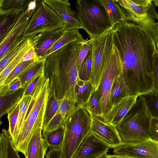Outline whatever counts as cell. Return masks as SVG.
Listing matches in <instances>:
<instances>
[{
    "instance_id": "30",
    "label": "cell",
    "mask_w": 158,
    "mask_h": 158,
    "mask_svg": "<svg viewBox=\"0 0 158 158\" xmlns=\"http://www.w3.org/2000/svg\"><path fill=\"white\" fill-rule=\"evenodd\" d=\"M19 14L0 13V45L14 26Z\"/></svg>"
},
{
    "instance_id": "44",
    "label": "cell",
    "mask_w": 158,
    "mask_h": 158,
    "mask_svg": "<svg viewBox=\"0 0 158 158\" xmlns=\"http://www.w3.org/2000/svg\"><path fill=\"white\" fill-rule=\"evenodd\" d=\"M46 158H61L60 153V148L58 149H50L46 153Z\"/></svg>"
},
{
    "instance_id": "31",
    "label": "cell",
    "mask_w": 158,
    "mask_h": 158,
    "mask_svg": "<svg viewBox=\"0 0 158 158\" xmlns=\"http://www.w3.org/2000/svg\"><path fill=\"white\" fill-rule=\"evenodd\" d=\"M61 99H57L50 93L44 115L42 129L45 128L52 118L58 113Z\"/></svg>"
},
{
    "instance_id": "9",
    "label": "cell",
    "mask_w": 158,
    "mask_h": 158,
    "mask_svg": "<svg viewBox=\"0 0 158 158\" xmlns=\"http://www.w3.org/2000/svg\"><path fill=\"white\" fill-rule=\"evenodd\" d=\"M64 26V22L54 10L43 0H37L36 7L23 36H33L41 32L62 28Z\"/></svg>"
},
{
    "instance_id": "25",
    "label": "cell",
    "mask_w": 158,
    "mask_h": 158,
    "mask_svg": "<svg viewBox=\"0 0 158 158\" xmlns=\"http://www.w3.org/2000/svg\"><path fill=\"white\" fill-rule=\"evenodd\" d=\"M46 57H42L32 64L18 77L21 82V87L25 85L36 75L44 70V65Z\"/></svg>"
},
{
    "instance_id": "4",
    "label": "cell",
    "mask_w": 158,
    "mask_h": 158,
    "mask_svg": "<svg viewBox=\"0 0 158 158\" xmlns=\"http://www.w3.org/2000/svg\"><path fill=\"white\" fill-rule=\"evenodd\" d=\"M49 79L47 77L40 92L30 107L22 128L11 140L15 149L25 156L28 144L36 130L43 126L46 107L50 94Z\"/></svg>"
},
{
    "instance_id": "20",
    "label": "cell",
    "mask_w": 158,
    "mask_h": 158,
    "mask_svg": "<svg viewBox=\"0 0 158 158\" xmlns=\"http://www.w3.org/2000/svg\"><path fill=\"white\" fill-rule=\"evenodd\" d=\"M74 90L77 105L79 106H84L89 101L94 91L90 80L83 81L79 78L75 84Z\"/></svg>"
},
{
    "instance_id": "11",
    "label": "cell",
    "mask_w": 158,
    "mask_h": 158,
    "mask_svg": "<svg viewBox=\"0 0 158 158\" xmlns=\"http://www.w3.org/2000/svg\"><path fill=\"white\" fill-rule=\"evenodd\" d=\"M114 149L115 154L136 158H158V141L152 138L142 141L123 142Z\"/></svg>"
},
{
    "instance_id": "8",
    "label": "cell",
    "mask_w": 158,
    "mask_h": 158,
    "mask_svg": "<svg viewBox=\"0 0 158 158\" xmlns=\"http://www.w3.org/2000/svg\"><path fill=\"white\" fill-rule=\"evenodd\" d=\"M113 27L90 39L92 43V67L90 81L94 91L101 83L113 45Z\"/></svg>"
},
{
    "instance_id": "28",
    "label": "cell",
    "mask_w": 158,
    "mask_h": 158,
    "mask_svg": "<svg viewBox=\"0 0 158 158\" xmlns=\"http://www.w3.org/2000/svg\"><path fill=\"white\" fill-rule=\"evenodd\" d=\"M34 100L31 96L26 95L23 96L20 101L18 120L14 131V139L16 138L20 131Z\"/></svg>"
},
{
    "instance_id": "41",
    "label": "cell",
    "mask_w": 158,
    "mask_h": 158,
    "mask_svg": "<svg viewBox=\"0 0 158 158\" xmlns=\"http://www.w3.org/2000/svg\"><path fill=\"white\" fill-rule=\"evenodd\" d=\"M153 74L154 82V90L158 91V51L155 55Z\"/></svg>"
},
{
    "instance_id": "13",
    "label": "cell",
    "mask_w": 158,
    "mask_h": 158,
    "mask_svg": "<svg viewBox=\"0 0 158 158\" xmlns=\"http://www.w3.org/2000/svg\"><path fill=\"white\" fill-rule=\"evenodd\" d=\"M60 16L64 23L66 31L74 29H82L76 13L71 8L68 0H43Z\"/></svg>"
},
{
    "instance_id": "6",
    "label": "cell",
    "mask_w": 158,
    "mask_h": 158,
    "mask_svg": "<svg viewBox=\"0 0 158 158\" xmlns=\"http://www.w3.org/2000/svg\"><path fill=\"white\" fill-rule=\"evenodd\" d=\"M91 117L82 107L77 106L64 125V137L60 148L61 158H72L90 132Z\"/></svg>"
},
{
    "instance_id": "36",
    "label": "cell",
    "mask_w": 158,
    "mask_h": 158,
    "mask_svg": "<svg viewBox=\"0 0 158 158\" xmlns=\"http://www.w3.org/2000/svg\"><path fill=\"white\" fill-rule=\"evenodd\" d=\"M5 158H20L13 145L7 130L3 129L2 133Z\"/></svg>"
},
{
    "instance_id": "5",
    "label": "cell",
    "mask_w": 158,
    "mask_h": 158,
    "mask_svg": "<svg viewBox=\"0 0 158 158\" xmlns=\"http://www.w3.org/2000/svg\"><path fill=\"white\" fill-rule=\"evenodd\" d=\"M75 6L77 17L90 39L113 27L100 0H77Z\"/></svg>"
},
{
    "instance_id": "33",
    "label": "cell",
    "mask_w": 158,
    "mask_h": 158,
    "mask_svg": "<svg viewBox=\"0 0 158 158\" xmlns=\"http://www.w3.org/2000/svg\"><path fill=\"white\" fill-rule=\"evenodd\" d=\"M99 94L98 89L94 91L89 101L81 106L85 109L90 116H96L102 119V114L99 106Z\"/></svg>"
},
{
    "instance_id": "29",
    "label": "cell",
    "mask_w": 158,
    "mask_h": 158,
    "mask_svg": "<svg viewBox=\"0 0 158 158\" xmlns=\"http://www.w3.org/2000/svg\"><path fill=\"white\" fill-rule=\"evenodd\" d=\"M31 0H0V13H19L27 6Z\"/></svg>"
},
{
    "instance_id": "37",
    "label": "cell",
    "mask_w": 158,
    "mask_h": 158,
    "mask_svg": "<svg viewBox=\"0 0 158 158\" xmlns=\"http://www.w3.org/2000/svg\"><path fill=\"white\" fill-rule=\"evenodd\" d=\"M36 60H32L20 63L15 67L7 77L4 82V86L9 85L13 80L17 77L22 72Z\"/></svg>"
},
{
    "instance_id": "24",
    "label": "cell",
    "mask_w": 158,
    "mask_h": 158,
    "mask_svg": "<svg viewBox=\"0 0 158 158\" xmlns=\"http://www.w3.org/2000/svg\"><path fill=\"white\" fill-rule=\"evenodd\" d=\"M34 36H24L19 43L5 55L0 60V73L32 41Z\"/></svg>"
},
{
    "instance_id": "22",
    "label": "cell",
    "mask_w": 158,
    "mask_h": 158,
    "mask_svg": "<svg viewBox=\"0 0 158 158\" xmlns=\"http://www.w3.org/2000/svg\"><path fill=\"white\" fill-rule=\"evenodd\" d=\"M108 14L112 27L127 21V17L119 4L114 0H100Z\"/></svg>"
},
{
    "instance_id": "7",
    "label": "cell",
    "mask_w": 158,
    "mask_h": 158,
    "mask_svg": "<svg viewBox=\"0 0 158 158\" xmlns=\"http://www.w3.org/2000/svg\"><path fill=\"white\" fill-rule=\"evenodd\" d=\"M121 7L127 17L143 29L150 37L158 48V15L152 2L148 6L135 3L133 0H114Z\"/></svg>"
},
{
    "instance_id": "17",
    "label": "cell",
    "mask_w": 158,
    "mask_h": 158,
    "mask_svg": "<svg viewBox=\"0 0 158 158\" xmlns=\"http://www.w3.org/2000/svg\"><path fill=\"white\" fill-rule=\"evenodd\" d=\"M42 128L38 129L31 139L27 147L26 158H44L48 146L43 138Z\"/></svg>"
},
{
    "instance_id": "46",
    "label": "cell",
    "mask_w": 158,
    "mask_h": 158,
    "mask_svg": "<svg viewBox=\"0 0 158 158\" xmlns=\"http://www.w3.org/2000/svg\"><path fill=\"white\" fill-rule=\"evenodd\" d=\"M0 158H5L2 134H0Z\"/></svg>"
},
{
    "instance_id": "42",
    "label": "cell",
    "mask_w": 158,
    "mask_h": 158,
    "mask_svg": "<svg viewBox=\"0 0 158 158\" xmlns=\"http://www.w3.org/2000/svg\"><path fill=\"white\" fill-rule=\"evenodd\" d=\"M150 132L151 138L158 141V118H152L150 124Z\"/></svg>"
},
{
    "instance_id": "38",
    "label": "cell",
    "mask_w": 158,
    "mask_h": 158,
    "mask_svg": "<svg viewBox=\"0 0 158 158\" xmlns=\"http://www.w3.org/2000/svg\"><path fill=\"white\" fill-rule=\"evenodd\" d=\"M19 106V103L7 114L9 124L7 130L11 140L14 139V131L18 120Z\"/></svg>"
},
{
    "instance_id": "48",
    "label": "cell",
    "mask_w": 158,
    "mask_h": 158,
    "mask_svg": "<svg viewBox=\"0 0 158 158\" xmlns=\"http://www.w3.org/2000/svg\"><path fill=\"white\" fill-rule=\"evenodd\" d=\"M98 158H106V157L105 156H105H101Z\"/></svg>"
},
{
    "instance_id": "47",
    "label": "cell",
    "mask_w": 158,
    "mask_h": 158,
    "mask_svg": "<svg viewBox=\"0 0 158 158\" xmlns=\"http://www.w3.org/2000/svg\"><path fill=\"white\" fill-rule=\"evenodd\" d=\"M105 156L106 158H136L127 156L115 154L112 155L106 154L105 155Z\"/></svg>"
},
{
    "instance_id": "39",
    "label": "cell",
    "mask_w": 158,
    "mask_h": 158,
    "mask_svg": "<svg viewBox=\"0 0 158 158\" xmlns=\"http://www.w3.org/2000/svg\"><path fill=\"white\" fill-rule=\"evenodd\" d=\"M64 126L62 118L58 113L52 118L46 127L42 129L43 132H47L54 130Z\"/></svg>"
},
{
    "instance_id": "27",
    "label": "cell",
    "mask_w": 158,
    "mask_h": 158,
    "mask_svg": "<svg viewBox=\"0 0 158 158\" xmlns=\"http://www.w3.org/2000/svg\"><path fill=\"white\" fill-rule=\"evenodd\" d=\"M64 134V127H62L56 130L43 132V136L50 149H58L62 146Z\"/></svg>"
},
{
    "instance_id": "16",
    "label": "cell",
    "mask_w": 158,
    "mask_h": 158,
    "mask_svg": "<svg viewBox=\"0 0 158 158\" xmlns=\"http://www.w3.org/2000/svg\"><path fill=\"white\" fill-rule=\"evenodd\" d=\"M65 31L63 27L56 30L41 32L34 36L33 47L37 60L43 57Z\"/></svg>"
},
{
    "instance_id": "26",
    "label": "cell",
    "mask_w": 158,
    "mask_h": 158,
    "mask_svg": "<svg viewBox=\"0 0 158 158\" xmlns=\"http://www.w3.org/2000/svg\"><path fill=\"white\" fill-rule=\"evenodd\" d=\"M46 78L44 70L35 76L24 86L23 96L30 95L35 100L39 93Z\"/></svg>"
},
{
    "instance_id": "3",
    "label": "cell",
    "mask_w": 158,
    "mask_h": 158,
    "mask_svg": "<svg viewBox=\"0 0 158 158\" xmlns=\"http://www.w3.org/2000/svg\"><path fill=\"white\" fill-rule=\"evenodd\" d=\"M152 118L144 98L139 95L135 103L116 127L123 142L142 141L151 138L150 127Z\"/></svg>"
},
{
    "instance_id": "40",
    "label": "cell",
    "mask_w": 158,
    "mask_h": 158,
    "mask_svg": "<svg viewBox=\"0 0 158 158\" xmlns=\"http://www.w3.org/2000/svg\"><path fill=\"white\" fill-rule=\"evenodd\" d=\"M90 44V40H85L82 43L81 48L79 53L77 62V71L87 55Z\"/></svg>"
},
{
    "instance_id": "19",
    "label": "cell",
    "mask_w": 158,
    "mask_h": 158,
    "mask_svg": "<svg viewBox=\"0 0 158 158\" xmlns=\"http://www.w3.org/2000/svg\"><path fill=\"white\" fill-rule=\"evenodd\" d=\"M33 39L34 38L32 41L0 73V96L5 95L8 92L9 85L4 86V82L13 69L21 63L26 53L33 46Z\"/></svg>"
},
{
    "instance_id": "12",
    "label": "cell",
    "mask_w": 158,
    "mask_h": 158,
    "mask_svg": "<svg viewBox=\"0 0 158 158\" xmlns=\"http://www.w3.org/2000/svg\"><path fill=\"white\" fill-rule=\"evenodd\" d=\"M90 133L110 148H114L123 143L116 127L96 116L91 117Z\"/></svg>"
},
{
    "instance_id": "35",
    "label": "cell",
    "mask_w": 158,
    "mask_h": 158,
    "mask_svg": "<svg viewBox=\"0 0 158 158\" xmlns=\"http://www.w3.org/2000/svg\"><path fill=\"white\" fill-rule=\"evenodd\" d=\"M77 106L75 102L65 97H63L61 99L58 113L60 114L64 125L67 120L74 113Z\"/></svg>"
},
{
    "instance_id": "18",
    "label": "cell",
    "mask_w": 158,
    "mask_h": 158,
    "mask_svg": "<svg viewBox=\"0 0 158 158\" xmlns=\"http://www.w3.org/2000/svg\"><path fill=\"white\" fill-rule=\"evenodd\" d=\"M23 94V89L20 87L0 96V119L19 102ZM2 123L0 120V126Z\"/></svg>"
},
{
    "instance_id": "14",
    "label": "cell",
    "mask_w": 158,
    "mask_h": 158,
    "mask_svg": "<svg viewBox=\"0 0 158 158\" xmlns=\"http://www.w3.org/2000/svg\"><path fill=\"white\" fill-rule=\"evenodd\" d=\"M109 148L90 133L82 142L72 158H98L107 154Z\"/></svg>"
},
{
    "instance_id": "32",
    "label": "cell",
    "mask_w": 158,
    "mask_h": 158,
    "mask_svg": "<svg viewBox=\"0 0 158 158\" xmlns=\"http://www.w3.org/2000/svg\"><path fill=\"white\" fill-rule=\"evenodd\" d=\"M92 43L90 44L87 55L78 70L79 79L83 81L90 80L92 67Z\"/></svg>"
},
{
    "instance_id": "45",
    "label": "cell",
    "mask_w": 158,
    "mask_h": 158,
    "mask_svg": "<svg viewBox=\"0 0 158 158\" xmlns=\"http://www.w3.org/2000/svg\"><path fill=\"white\" fill-rule=\"evenodd\" d=\"M20 87H21L20 81L19 79L17 77L9 84L8 92L12 91Z\"/></svg>"
},
{
    "instance_id": "43",
    "label": "cell",
    "mask_w": 158,
    "mask_h": 158,
    "mask_svg": "<svg viewBox=\"0 0 158 158\" xmlns=\"http://www.w3.org/2000/svg\"><path fill=\"white\" fill-rule=\"evenodd\" d=\"M32 60H38L36 58L33 46L26 53L21 60V62Z\"/></svg>"
},
{
    "instance_id": "1",
    "label": "cell",
    "mask_w": 158,
    "mask_h": 158,
    "mask_svg": "<svg viewBox=\"0 0 158 158\" xmlns=\"http://www.w3.org/2000/svg\"><path fill=\"white\" fill-rule=\"evenodd\" d=\"M113 38L130 95H140L153 90L154 60L158 51L153 40L140 27L128 21L113 27Z\"/></svg>"
},
{
    "instance_id": "2",
    "label": "cell",
    "mask_w": 158,
    "mask_h": 158,
    "mask_svg": "<svg viewBox=\"0 0 158 158\" xmlns=\"http://www.w3.org/2000/svg\"><path fill=\"white\" fill-rule=\"evenodd\" d=\"M82 42H73L46 57L44 73L49 79L50 94L57 99L77 100L75 86L78 78L77 62Z\"/></svg>"
},
{
    "instance_id": "10",
    "label": "cell",
    "mask_w": 158,
    "mask_h": 158,
    "mask_svg": "<svg viewBox=\"0 0 158 158\" xmlns=\"http://www.w3.org/2000/svg\"><path fill=\"white\" fill-rule=\"evenodd\" d=\"M122 73V67L120 56L113 43L111 52L107 60L101 83L97 89L99 94V104L103 120L110 108V95L114 79Z\"/></svg>"
},
{
    "instance_id": "34",
    "label": "cell",
    "mask_w": 158,
    "mask_h": 158,
    "mask_svg": "<svg viewBox=\"0 0 158 158\" xmlns=\"http://www.w3.org/2000/svg\"><path fill=\"white\" fill-rule=\"evenodd\" d=\"M140 95L144 98L152 117L158 118V91L153 90Z\"/></svg>"
},
{
    "instance_id": "23",
    "label": "cell",
    "mask_w": 158,
    "mask_h": 158,
    "mask_svg": "<svg viewBox=\"0 0 158 158\" xmlns=\"http://www.w3.org/2000/svg\"><path fill=\"white\" fill-rule=\"evenodd\" d=\"M128 95L129 91L122 73L114 80L110 95V108L115 102Z\"/></svg>"
},
{
    "instance_id": "21",
    "label": "cell",
    "mask_w": 158,
    "mask_h": 158,
    "mask_svg": "<svg viewBox=\"0 0 158 158\" xmlns=\"http://www.w3.org/2000/svg\"><path fill=\"white\" fill-rule=\"evenodd\" d=\"M85 40L79 32L78 29H74L66 31L43 57H46L55 51L73 42H83Z\"/></svg>"
},
{
    "instance_id": "15",
    "label": "cell",
    "mask_w": 158,
    "mask_h": 158,
    "mask_svg": "<svg viewBox=\"0 0 158 158\" xmlns=\"http://www.w3.org/2000/svg\"><path fill=\"white\" fill-rule=\"evenodd\" d=\"M139 95H128L115 102L112 106L103 121L116 127L135 103Z\"/></svg>"
}]
</instances>
